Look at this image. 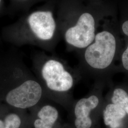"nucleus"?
I'll return each mask as SVG.
<instances>
[{
    "instance_id": "obj_1",
    "label": "nucleus",
    "mask_w": 128,
    "mask_h": 128,
    "mask_svg": "<svg viewBox=\"0 0 128 128\" xmlns=\"http://www.w3.org/2000/svg\"><path fill=\"white\" fill-rule=\"evenodd\" d=\"M4 30L17 39L47 42L55 38L60 30L53 10L46 8L27 12Z\"/></svg>"
},
{
    "instance_id": "obj_2",
    "label": "nucleus",
    "mask_w": 128,
    "mask_h": 128,
    "mask_svg": "<svg viewBox=\"0 0 128 128\" xmlns=\"http://www.w3.org/2000/svg\"><path fill=\"white\" fill-rule=\"evenodd\" d=\"M94 43L87 46L84 58L91 67L104 69L111 64L116 50V40L110 32L104 31L98 33Z\"/></svg>"
},
{
    "instance_id": "obj_3",
    "label": "nucleus",
    "mask_w": 128,
    "mask_h": 128,
    "mask_svg": "<svg viewBox=\"0 0 128 128\" xmlns=\"http://www.w3.org/2000/svg\"><path fill=\"white\" fill-rule=\"evenodd\" d=\"M95 21L92 15L82 14L76 24L64 33L66 41L74 47L84 48L91 45L95 38Z\"/></svg>"
},
{
    "instance_id": "obj_4",
    "label": "nucleus",
    "mask_w": 128,
    "mask_h": 128,
    "mask_svg": "<svg viewBox=\"0 0 128 128\" xmlns=\"http://www.w3.org/2000/svg\"><path fill=\"white\" fill-rule=\"evenodd\" d=\"M42 89L39 83L28 80L10 91L6 96L8 104L20 109H26L36 105L41 99Z\"/></svg>"
},
{
    "instance_id": "obj_5",
    "label": "nucleus",
    "mask_w": 128,
    "mask_h": 128,
    "mask_svg": "<svg viewBox=\"0 0 128 128\" xmlns=\"http://www.w3.org/2000/svg\"><path fill=\"white\" fill-rule=\"evenodd\" d=\"M41 74L47 87L51 90L67 91L73 85L72 76L65 70L63 64L56 60H47L42 66Z\"/></svg>"
},
{
    "instance_id": "obj_6",
    "label": "nucleus",
    "mask_w": 128,
    "mask_h": 128,
    "mask_svg": "<svg viewBox=\"0 0 128 128\" xmlns=\"http://www.w3.org/2000/svg\"><path fill=\"white\" fill-rule=\"evenodd\" d=\"M98 104L99 99L95 96L82 98L78 102L74 108L76 117L74 124L76 128H90L92 122L89 116L90 112Z\"/></svg>"
},
{
    "instance_id": "obj_7",
    "label": "nucleus",
    "mask_w": 128,
    "mask_h": 128,
    "mask_svg": "<svg viewBox=\"0 0 128 128\" xmlns=\"http://www.w3.org/2000/svg\"><path fill=\"white\" fill-rule=\"evenodd\" d=\"M38 119L35 120V128H52L58 118V112L51 105L44 106L38 114Z\"/></svg>"
},
{
    "instance_id": "obj_8",
    "label": "nucleus",
    "mask_w": 128,
    "mask_h": 128,
    "mask_svg": "<svg viewBox=\"0 0 128 128\" xmlns=\"http://www.w3.org/2000/svg\"><path fill=\"white\" fill-rule=\"evenodd\" d=\"M126 115V112L118 105L114 104L107 105L104 112V119L106 125L111 128L119 127L122 120Z\"/></svg>"
},
{
    "instance_id": "obj_9",
    "label": "nucleus",
    "mask_w": 128,
    "mask_h": 128,
    "mask_svg": "<svg viewBox=\"0 0 128 128\" xmlns=\"http://www.w3.org/2000/svg\"><path fill=\"white\" fill-rule=\"evenodd\" d=\"M112 101V104L118 105L128 114V94L124 90L120 88L114 90Z\"/></svg>"
},
{
    "instance_id": "obj_10",
    "label": "nucleus",
    "mask_w": 128,
    "mask_h": 128,
    "mask_svg": "<svg viewBox=\"0 0 128 128\" xmlns=\"http://www.w3.org/2000/svg\"><path fill=\"white\" fill-rule=\"evenodd\" d=\"M45 0H10L12 4L15 9L28 12L34 5Z\"/></svg>"
},
{
    "instance_id": "obj_11",
    "label": "nucleus",
    "mask_w": 128,
    "mask_h": 128,
    "mask_svg": "<svg viewBox=\"0 0 128 128\" xmlns=\"http://www.w3.org/2000/svg\"><path fill=\"white\" fill-rule=\"evenodd\" d=\"M4 128H19L21 120L18 115L15 114H10L4 119Z\"/></svg>"
},
{
    "instance_id": "obj_12",
    "label": "nucleus",
    "mask_w": 128,
    "mask_h": 128,
    "mask_svg": "<svg viewBox=\"0 0 128 128\" xmlns=\"http://www.w3.org/2000/svg\"><path fill=\"white\" fill-rule=\"evenodd\" d=\"M122 29L124 33L128 36V20L124 22ZM122 62L124 68L128 70V46L127 49L123 53L122 56Z\"/></svg>"
},
{
    "instance_id": "obj_13",
    "label": "nucleus",
    "mask_w": 128,
    "mask_h": 128,
    "mask_svg": "<svg viewBox=\"0 0 128 128\" xmlns=\"http://www.w3.org/2000/svg\"><path fill=\"white\" fill-rule=\"evenodd\" d=\"M4 122L0 120V128H4Z\"/></svg>"
},
{
    "instance_id": "obj_14",
    "label": "nucleus",
    "mask_w": 128,
    "mask_h": 128,
    "mask_svg": "<svg viewBox=\"0 0 128 128\" xmlns=\"http://www.w3.org/2000/svg\"><path fill=\"white\" fill-rule=\"evenodd\" d=\"M3 5V0H0V10L2 9Z\"/></svg>"
}]
</instances>
